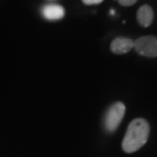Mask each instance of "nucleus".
Returning <instances> with one entry per match:
<instances>
[{"instance_id": "1", "label": "nucleus", "mask_w": 157, "mask_h": 157, "mask_svg": "<svg viewBox=\"0 0 157 157\" xmlns=\"http://www.w3.org/2000/svg\"><path fill=\"white\" fill-rule=\"evenodd\" d=\"M150 126L145 118H138L130 122L122 142V148L126 153H134L144 146L149 138Z\"/></svg>"}, {"instance_id": "2", "label": "nucleus", "mask_w": 157, "mask_h": 157, "mask_svg": "<svg viewBox=\"0 0 157 157\" xmlns=\"http://www.w3.org/2000/svg\"><path fill=\"white\" fill-rule=\"evenodd\" d=\"M126 113V106L123 102H116L106 110L103 118V126L108 133H113L124 118Z\"/></svg>"}, {"instance_id": "3", "label": "nucleus", "mask_w": 157, "mask_h": 157, "mask_svg": "<svg viewBox=\"0 0 157 157\" xmlns=\"http://www.w3.org/2000/svg\"><path fill=\"white\" fill-rule=\"evenodd\" d=\"M133 49L138 54L148 58L157 57V37L143 36L134 41Z\"/></svg>"}, {"instance_id": "4", "label": "nucleus", "mask_w": 157, "mask_h": 157, "mask_svg": "<svg viewBox=\"0 0 157 157\" xmlns=\"http://www.w3.org/2000/svg\"><path fill=\"white\" fill-rule=\"evenodd\" d=\"M134 47V40L127 37H118L111 43V51L113 54H126Z\"/></svg>"}, {"instance_id": "5", "label": "nucleus", "mask_w": 157, "mask_h": 157, "mask_svg": "<svg viewBox=\"0 0 157 157\" xmlns=\"http://www.w3.org/2000/svg\"><path fill=\"white\" fill-rule=\"evenodd\" d=\"M42 15L48 21H58L64 18L65 9L59 4H47L41 9Z\"/></svg>"}, {"instance_id": "6", "label": "nucleus", "mask_w": 157, "mask_h": 157, "mask_svg": "<svg viewBox=\"0 0 157 157\" xmlns=\"http://www.w3.org/2000/svg\"><path fill=\"white\" fill-rule=\"evenodd\" d=\"M153 19H154V11H153V8L150 5L144 4L138 9L137 21L143 28H148V27L151 26Z\"/></svg>"}, {"instance_id": "7", "label": "nucleus", "mask_w": 157, "mask_h": 157, "mask_svg": "<svg viewBox=\"0 0 157 157\" xmlns=\"http://www.w3.org/2000/svg\"><path fill=\"white\" fill-rule=\"evenodd\" d=\"M137 1H138V0H118V2L120 3V4H121L122 6H126V7L134 5Z\"/></svg>"}, {"instance_id": "8", "label": "nucleus", "mask_w": 157, "mask_h": 157, "mask_svg": "<svg viewBox=\"0 0 157 157\" xmlns=\"http://www.w3.org/2000/svg\"><path fill=\"white\" fill-rule=\"evenodd\" d=\"M103 0H82V2L86 5H95L101 3Z\"/></svg>"}]
</instances>
